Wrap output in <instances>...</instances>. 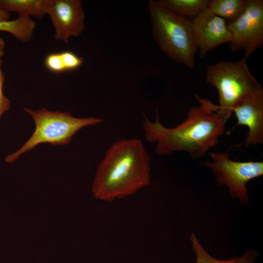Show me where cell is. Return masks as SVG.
Wrapping results in <instances>:
<instances>
[{"label":"cell","mask_w":263,"mask_h":263,"mask_svg":"<svg viewBox=\"0 0 263 263\" xmlns=\"http://www.w3.org/2000/svg\"><path fill=\"white\" fill-rule=\"evenodd\" d=\"M49 0H0V9L20 15L42 18L46 14Z\"/></svg>","instance_id":"cell-11"},{"label":"cell","mask_w":263,"mask_h":263,"mask_svg":"<svg viewBox=\"0 0 263 263\" xmlns=\"http://www.w3.org/2000/svg\"><path fill=\"white\" fill-rule=\"evenodd\" d=\"M60 53L66 71L77 69L83 63V58L78 56L72 52L66 51Z\"/></svg>","instance_id":"cell-18"},{"label":"cell","mask_w":263,"mask_h":263,"mask_svg":"<svg viewBox=\"0 0 263 263\" xmlns=\"http://www.w3.org/2000/svg\"><path fill=\"white\" fill-rule=\"evenodd\" d=\"M158 2L174 14L191 19L207 7L208 0H160Z\"/></svg>","instance_id":"cell-13"},{"label":"cell","mask_w":263,"mask_h":263,"mask_svg":"<svg viewBox=\"0 0 263 263\" xmlns=\"http://www.w3.org/2000/svg\"><path fill=\"white\" fill-rule=\"evenodd\" d=\"M54 27L56 40L69 43L85 29V13L80 0H49L46 10Z\"/></svg>","instance_id":"cell-8"},{"label":"cell","mask_w":263,"mask_h":263,"mask_svg":"<svg viewBox=\"0 0 263 263\" xmlns=\"http://www.w3.org/2000/svg\"><path fill=\"white\" fill-rule=\"evenodd\" d=\"M227 26L232 35L230 51L244 50V57H249L263 44V0H247L244 12Z\"/></svg>","instance_id":"cell-7"},{"label":"cell","mask_w":263,"mask_h":263,"mask_svg":"<svg viewBox=\"0 0 263 263\" xmlns=\"http://www.w3.org/2000/svg\"><path fill=\"white\" fill-rule=\"evenodd\" d=\"M44 64L48 70L53 73H60L66 71L60 52L48 55L45 58Z\"/></svg>","instance_id":"cell-17"},{"label":"cell","mask_w":263,"mask_h":263,"mask_svg":"<svg viewBox=\"0 0 263 263\" xmlns=\"http://www.w3.org/2000/svg\"><path fill=\"white\" fill-rule=\"evenodd\" d=\"M36 26L30 17L20 15L14 20L0 21V31L10 33L19 40L28 42L33 38Z\"/></svg>","instance_id":"cell-12"},{"label":"cell","mask_w":263,"mask_h":263,"mask_svg":"<svg viewBox=\"0 0 263 263\" xmlns=\"http://www.w3.org/2000/svg\"><path fill=\"white\" fill-rule=\"evenodd\" d=\"M23 109L34 120L35 130L19 150L5 157L7 163L14 162L39 144L47 143L53 146L69 144L81 129L103 121L102 118L94 117L76 118L68 112H53L44 108L35 111L25 107Z\"/></svg>","instance_id":"cell-4"},{"label":"cell","mask_w":263,"mask_h":263,"mask_svg":"<svg viewBox=\"0 0 263 263\" xmlns=\"http://www.w3.org/2000/svg\"><path fill=\"white\" fill-rule=\"evenodd\" d=\"M10 18L9 13L0 9V21H8Z\"/></svg>","instance_id":"cell-20"},{"label":"cell","mask_w":263,"mask_h":263,"mask_svg":"<svg viewBox=\"0 0 263 263\" xmlns=\"http://www.w3.org/2000/svg\"><path fill=\"white\" fill-rule=\"evenodd\" d=\"M148 9L153 38L162 51L174 61L193 69L197 48L192 19L174 14L157 0H150Z\"/></svg>","instance_id":"cell-3"},{"label":"cell","mask_w":263,"mask_h":263,"mask_svg":"<svg viewBox=\"0 0 263 263\" xmlns=\"http://www.w3.org/2000/svg\"><path fill=\"white\" fill-rule=\"evenodd\" d=\"M192 25L195 43L202 57L216 47L231 40L225 20L207 8L192 19Z\"/></svg>","instance_id":"cell-9"},{"label":"cell","mask_w":263,"mask_h":263,"mask_svg":"<svg viewBox=\"0 0 263 263\" xmlns=\"http://www.w3.org/2000/svg\"><path fill=\"white\" fill-rule=\"evenodd\" d=\"M5 42L2 38H0V118L10 107V101L5 96L3 93V85L4 81V75L1 69L2 58L4 54Z\"/></svg>","instance_id":"cell-16"},{"label":"cell","mask_w":263,"mask_h":263,"mask_svg":"<svg viewBox=\"0 0 263 263\" xmlns=\"http://www.w3.org/2000/svg\"><path fill=\"white\" fill-rule=\"evenodd\" d=\"M237 119L236 126H245L248 128L245 140L238 145L250 146L263 144V88L246 96L234 107Z\"/></svg>","instance_id":"cell-10"},{"label":"cell","mask_w":263,"mask_h":263,"mask_svg":"<svg viewBox=\"0 0 263 263\" xmlns=\"http://www.w3.org/2000/svg\"><path fill=\"white\" fill-rule=\"evenodd\" d=\"M246 59L243 57L237 61H220L207 66L206 81L217 89L218 113L226 121L237 103L262 88L251 74Z\"/></svg>","instance_id":"cell-5"},{"label":"cell","mask_w":263,"mask_h":263,"mask_svg":"<svg viewBox=\"0 0 263 263\" xmlns=\"http://www.w3.org/2000/svg\"><path fill=\"white\" fill-rule=\"evenodd\" d=\"M192 249L196 255V263H234L238 257L220 260L211 256L204 248L196 235L191 232L190 236Z\"/></svg>","instance_id":"cell-15"},{"label":"cell","mask_w":263,"mask_h":263,"mask_svg":"<svg viewBox=\"0 0 263 263\" xmlns=\"http://www.w3.org/2000/svg\"><path fill=\"white\" fill-rule=\"evenodd\" d=\"M151 157L140 139L122 138L106 150L96 167L92 184L95 198L122 199L148 186Z\"/></svg>","instance_id":"cell-2"},{"label":"cell","mask_w":263,"mask_h":263,"mask_svg":"<svg viewBox=\"0 0 263 263\" xmlns=\"http://www.w3.org/2000/svg\"><path fill=\"white\" fill-rule=\"evenodd\" d=\"M195 97L199 105L191 107L184 120L174 127L162 125L157 111L154 121L144 115L145 139L155 144L158 155H170L176 151H184L192 158L199 159L219 144L227 121L219 114L218 105L208 99L196 95Z\"/></svg>","instance_id":"cell-1"},{"label":"cell","mask_w":263,"mask_h":263,"mask_svg":"<svg viewBox=\"0 0 263 263\" xmlns=\"http://www.w3.org/2000/svg\"><path fill=\"white\" fill-rule=\"evenodd\" d=\"M258 256V252L251 248L246 251L242 256L238 257L234 263H255Z\"/></svg>","instance_id":"cell-19"},{"label":"cell","mask_w":263,"mask_h":263,"mask_svg":"<svg viewBox=\"0 0 263 263\" xmlns=\"http://www.w3.org/2000/svg\"><path fill=\"white\" fill-rule=\"evenodd\" d=\"M246 3L247 0H211L207 8L215 15L230 22L244 12Z\"/></svg>","instance_id":"cell-14"},{"label":"cell","mask_w":263,"mask_h":263,"mask_svg":"<svg viewBox=\"0 0 263 263\" xmlns=\"http://www.w3.org/2000/svg\"><path fill=\"white\" fill-rule=\"evenodd\" d=\"M208 154L210 160L201 161V164L211 169L217 185H225L233 198L248 204L246 184L263 175V162L234 161L227 152L209 151Z\"/></svg>","instance_id":"cell-6"}]
</instances>
